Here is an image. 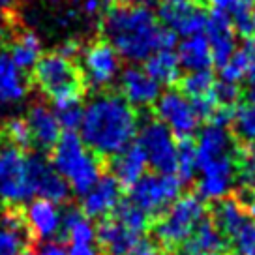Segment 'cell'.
Wrapping results in <instances>:
<instances>
[{"instance_id":"cell-32","label":"cell","mask_w":255,"mask_h":255,"mask_svg":"<svg viewBox=\"0 0 255 255\" xmlns=\"http://www.w3.org/2000/svg\"><path fill=\"white\" fill-rule=\"evenodd\" d=\"M216 88V79L210 73V70L205 72H191L182 79V94L190 98L191 102L195 100H205L212 98Z\"/></svg>"},{"instance_id":"cell-39","label":"cell","mask_w":255,"mask_h":255,"mask_svg":"<svg viewBox=\"0 0 255 255\" xmlns=\"http://www.w3.org/2000/svg\"><path fill=\"white\" fill-rule=\"evenodd\" d=\"M240 96V90L237 85H229V83H216L214 88V98H216V104L220 107H231L233 104H237Z\"/></svg>"},{"instance_id":"cell-19","label":"cell","mask_w":255,"mask_h":255,"mask_svg":"<svg viewBox=\"0 0 255 255\" xmlns=\"http://www.w3.org/2000/svg\"><path fill=\"white\" fill-rule=\"evenodd\" d=\"M30 233L26 229L23 212L6 208L0 212V255L28 254Z\"/></svg>"},{"instance_id":"cell-48","label":"cell","mask_w":255,"mask_h":255,"mask_svg":"<svg viewBox=\"0 0 255 255\" xmlns=\"http://www.w3.org/2000/svg\"><path fill=\"white\" fill-rule=\"evenodd\" d=\"M250 102H252V104H255V87H252V90H250Z\"/></svg>"},{"instance_id":"cell-24","label":"cell","mask_w":255,"mask_h":255,"mask_svg":"<svg viewBox=\"0 0 255 255\" xmlns=\"http://www.w3.org/2000/svg\"><path fill=\"white\" fill-rule=\"evenodd\" d=\"M223 83L237 85L240 81H248L252 87H255V45L246 43L244 47L235 51V55L229 58V62L220 68Z\"/></svg>"},{"instance_id":"cell-46","label":"cell","mask_w":255,"mask_h":255,"mask_svg":"<svg viewBox=\"0 0 255 255\" xmlns=\"http://www.w3.org/2000/svg\"><path fill=\"white\" fill-rule=\"evenodd\" d=\"M122 6H135V8H150L152 4H156L159 0H120Z\"/></svg>"},{"instance_id":"cell-16","label":"cell","mask_w":255,"mask_h":255,"mask_svg":"<svg viewBox=\"0 0 255 255\" xmlns=\"http://www.w3.org/2000/svg\"><path fill=\"white\" fill-rule=\"evenodd\" d=\"M120 96L135 109L156 104L161 94V87L144 72V68L129 66L120 75Z\"/></svg>"},{"instance_id":"cell-21","label":"cell","mask_w":255,"mask_h":255,"mask_svg":"<svg viewBox=\"0 0 255 255\" xmlns=\"http://www.w3.org/2000/svg\"><path fill=\"white\" fill-rule=\"evenodd\" d=\"M28 94V83L11 60L6 49H0V105L21 104Z\"/></svg>"},{"instance_id":"cell-23","label":"cell","mask_w":255,"mask_h":255,"mask_svg":"<svg viewBox=\"0 0 255 255\" xmlns=\"http://www.w3.org/2000/svg\"><path fill=\"white\" fill-rule=\"evenodd\" d=\"M146 159L144 154L137 144L128 146L126 150H122L113 158L111 169H113V178L120 184V186H135L141 178L144 176L146 171Z\"/></svg>"},{"instance_id":"cell-10","label":"cell","mask_w":255,"mask_h":255,"mask_svg":"<svg viewBox=\"0 0 255 255\" xmlns=\"http://www.w3.org/2000/svg\"><path fill=\"white\" fill-rule=\"evenodd\" d=\"M83 79L92 88H107L119 79L120 56L107 41H94L81 53Z\"/></svg>"},{"instance_id":"cell-49","label":"cell","mask_w":255,"mask_h":255,"mask_svg":"<svg viewBox=\"0 0 255 255\" xmlns=\"http://www.w3.org/2000/svg\"><path fill=\"white\" fill-rule=\"evenodd\" d=\"M252 26H254V32H255V6L252 8Z\"/></svg>"},{"instance_id":"cell-30","label":"cell","mask_w":255,"mask_h":255,"mask_svg":"<svg viewBox=\"0 0 255 255\" xmlns=\"http://www.w3.org/2000/svg\"><path fill=\"white\" fill-rule=\"evenodd\" d=\"M62 235L72 246H87L96 240V227L92 225L90 218H87L77 208H73L64 214Z\"/></svg>"},{"instance_id":"cell-26","label":"cell","mask_w":255,"mask_h":255,"mask_svg":"<svg viewBox=\"0 0 255 255\" xmlns=\"http://www.w3.org/2000/svg\"><path fill=\"white\" fill-rule=\"evenodd\" d=\"M216 227L222 231L223 237H231L235 239L248 223H250V214L246 207L237 199H223L218 203L214 210Z\"/></svg>"},{"instance_id":"cell-6","label":"cell","mask_w":255,"mask_h":255,"mask_svg":"<svg viewBox=\"0 0 255 255\" xmlns=\"http://www.w3.org/2000/svg\"><path fill=\"white\" fill-rule=\"evenodd\" d=\"M34 197L28 154L9 143H0V208H15Z\"/></svg>"},{"instance_id":"cell-17","label":"cell","mask_w":255,"mask_h":255,"mask_svg":"<svg viewBox=\"0 0 255 255\" xmlns=\"http://www.w3.org/2000/svg\"><path fill=\"white\" fill-rule=\"evenodd\" d=\"M122 197V186L113 176H102L92 190L83 195L81 212L87 218H109L119 208Z\"/></svg>"},{"instance_id":"cell-28","label":"cell","mask_w":255,"mask_h":255,"mask_svg":"<svg viewBox=\"0 0 255 255\" xmlns=\"http://www.w3.org/2000/svg\"><path fill=\"white\" fill-rule=\"evenodd\" d=\"M8 53L21 72L34 70L41 58V41L34 32H23L9 45Z\"/></svg>"},{"instance_id":"cell-45","label":"cell","mask_w":255,"mask_h":255,"mask_svg":"<svg viewBox=\"0 0 255 255\" xmlns=\"http://www.w3.org/2000/svg\"><path fill=\"white\" fill-rule=\"evenodd\" d=\"M246 210L250 216L255 218V184L252 188H248V195H246Z\"/></svg>"},{"instance_id":"cell-8","label":"cell","mask_w":255,"mask_h":255,"mask_svg":"<svg viewBox=\"0 0 255 255\" xmlns=\"http://www.w3.org/2000/svg\"><path fill=\"white\" fill-rule=\"evenodd\" d=\"M129 203L139 207L146 216L163 214L178 197L182 182L175 175H144L129 188Z\"/></svg>"},{"instance_id":"cell-13","label":"cell","mask_w":255,"mask_h":255,"mask_svg":"<svg viewBox=\"0 0 255 255\" xmlns=\"http://www.w3.org/2000/svg\"><path fill=\"white\" fill-rule=\"evenodd\" d=\"M26 229L30 237L40 239L43 242L55 240L62 233V220L64 214L56 203L47 199H32L26 203V208L23 212Z\"/></svg>"},{"instance_id":"cell-35","label":"cell","mask_w":255,"mask_h":255,"mask_svg":"<svg viewBox=\"0 0 255 255\" xmlns=\"http://www.w3.org/2000/svg\"><path fill=\"white\" fill-rule=\"evenodd\" d=\"M235 163H237V182L242 188H252L255 184V144L242 146L235 152Z\"/></svg>"},{"instance_id":"cell-50","label":"cell","mask_w":255,"mask_h":255,"mask_svg":"<svg viewBox=\"0 0 255 255\" xmlns=\"http://www.w3.org/2000/svg\"><path fill=\"white\" fill-rule=\"evenodd\" d=\"M4 13H6V9L0 8V24H2V21H4Z\"/></svg>"},{"instance_id":"cell-37","label":"cell","mask_w":255,"mask_h":255,"mask_svg":"<svg viewBox=\"0 0 255 255\" xmlns=\"http://www.w3.org/2000/svg\"><path fill=\"white\" fill-rule=\"evenodd\" d=\"M55 113L62 129H66V131L79 129L81 120H83V107L81 105H70V107H64V109H56Z\"/></svg>"},{"instance_id":"cell-3","label":"cell","mask_w":255,"mask_h":255,"mask_svg":"<svg viewBox=\"0 0 255 255\" xmlns=\"http://www.w3.org/2000/svg\"><path fill=\"white\" fill-rule=\"evenodd\" d=\"M51 165L66 180L70 191L77 195H85L104 176L100 159L75 131H66L60 135L53 148Z\"/></svg>"},{"instance_id":"cell-33","label":"cell","mask_w":255,"mask_h":255,"mask_svg":"<svg viewBox=\"0 0 255 255\" xmlns=\"http://www.w3.org/2000/svg\"><path fill=\"white\" fill-rule=\"evenodd\" d=\"M199 171L197 165V150L191 139H180L176 150V169L175 176L180 182H191Z\"/></svg>"},{"instance_id":"cell-7","label":"cell","mask_w":255,"mask_h":255,"mask_svg":"<svg viewBox=\"0 0 255 255\" xmlns=\"http://www.w3.org/2000/svg\"><path fill=\"white\" fill-rule=\"evenodd\" d=\"M137 146L156 173L175 175L178 141L165 124H161L158 119L146 120L137 131Z\"/></svg>"},{"instance_id":"cell-18","label":"cell","mask_w":255,"mask_h":255,"mask_svg":"<svg viewBox=\"0 0 255 255\" xmlns=\"http://www.w3.org/2000/svg\"><path fill=\"white\" fill-rule=\"evenodd\" d=\"M26 124L30 129L32 144L40 150L55 148L58 139L62 135V128L58 124L56 113L49 109L45 104H34L26 113Z\"/></svg>"},{"instance_id":"cell-25","label":"cell","mask_w":255,"mask_h":255,"mask_svg":"<svg viewBox=\"0 0 255 255\" xmlns=\"http://www.w3.org/2000/svg\"><path fill=\"white\" fill-rule=\"evenodd\" d=\"M176 55H178L180 66H182L184 70H188L190 73L210 70V66L214 64L212 51H210V45H208V40L205 34L184 38Z\"/></svg>"},{"instance_id":"cell-43","label":"cell","mask_w":255,"mask_h":255,"mask_svg":"<svg viewBox=\"0 0 255 255\" xmlns=\"http://www.w3.org/2000/svg\"><path fill=\"white\" fill-rule=\"evenodd\" d=\"M79 51H81L79 43H77V41H73V40H70V41H66V43H64L62 49H60L58 53H60V55H64L66 58H70V60H72V58H75V56L79 55Z\"/></svg>"},{"instance_id":"cell-9","label":"cell","mask_w":255,"mask_h":255,"mask_svg":"<svg viewBox=\"0 0 255 255\" xmlns=\"http://www.w3.org/2000/svg\"><path fill=\"white\" fill-rule=\"evenodd\" d=\"M154 107L158 120L165 124L175 137L190 139V135H193L199 128V115L193 109L190 98H186L180 90L161 92Z\"/></svg>"},{"instance_id":"cell-51","label":"cell","mask_w":255,"mask_h":255,"mask_svg":"<svg viewBox=\"0 0 255 255\" xmlns=\"http://www.w3.org/2000/svg\"><path fill=\"white\" fill-rule=\"evenodd\" d=\"M186 255H222V254H195V252H190V254Z\"/></svg>"},{"instance_id":"cell-5","label":"cell","mask_w":255,"mask_h":255,"mask_svg":"<svg viewBox=\"0 0 255 255\" xmlns=\"http://www.w3.org/2000/svg\"><path fill=\"white\" fill-rule=\"evenodd\" d=\"M205 218L207 208L199 195H180L159 216L154 231L165 248H178L188 244L193 231Z\"/></svg>"},{"instance_id":"cell-12","label":"cell","mask_w":255,"mask_h":255,"mask_svg":"<svg viewBox=\"0 0 255 255\" xmlns=\"http://www.w3.org/2000/svg\"><path fill=\"white\" fill-rule=\"evenodd\" d=\"M159 19L165 28L184 38L203 34L208 21L207 13L191 0H159Z\"/></svg>"},{"instance_id":"cell-2","label":"cell","mask_w":255,"mask_h":255,"mask_svg":"<svg viewBox=\"0 0 255 255\" xmlns=\"http://www.w3.org/2000/svg\"><path fill=\"white\" fill-rule=\"evenodd\" d=\"M79 135L90 150L100 156H117L137 137L139 119L126 100L113 92L90 98L83 109Z\"/></svg>"},{"instance_id":"cell-14","label":"cell","mask_w":255,"mask_h":255,"mask_svg":"<svg viewBox=\"0 0 255 255\" xmlns=\"http://www.w3.org/2000/svg\"><path fill=\"white\" fill-rule=\"evenodd\" d=\"M143 235V231L117 214L102 220L100 227H96V239L107 255H128L137 242H141Z\"/></svg>"},{"instance_id":"cell-15","label":"cell","mask_w":255,"mask_h":255,"mask_svg":"<svg viewBox=\"0 0 255 255\" xmlns=\"http://www.w3.org/2000/svg\"><path fill=\"white\" fill-rule=\"evenodd\" d=\"M28 167L34 195L40 199H47L53 203H62L70 197V188L62 176L55 171V167L40 154H28Z\"/></svg>"},{"instance_id":"cell-31","label":"cell","mask_w":255,"mask_h":255,"mask_svg":"<svg viewBox=\"0 0 255 255\" xmlns=\"http://www.w3.org/2000/svg\"><path fill=\"white\" fill-rule=\"evenodd\" d=\"M188 248L195 254H222L225 248V237L212 220L205 218L188 240Z\"/></svg>"},{"instance_id":"cell-29","label":"cell","mask_w":255,"mask_h":255,"mask_svg":"<svg viewBox=\"0 0 255 255\" xmlns=\"http://www.w3.org/2000/svg\"><path fill=\"white\" fill-rule=\"evenodd\" d=\"M210 6L214 13L229 19L235 30H239L240 34L250 36L254 32L250 0H210Z\"/></svg>"},{"instance_id":"cell-34","label":"cell","mask_w":255,"mask_h":255,"mask_svg":"<svg viewBox=\"0 0 255 255\" xmlns=\"http://www.w3.org/2000/svg\"><path fill=\"white\" fill-rule=\"evenodd\" d=\"M231 122L235 133L242 141H246L248 144H255V104L248 102V104L239 105L233 113Z\"/></svg>"},{"instance_id":"cell-4","label":"cell","mask_w":255,"mask_h":255,"mask_svg":"<svg viewBox=\"0 0 255 255\" xmlns=\"http://www.w3.org/2000/svg\"><path fill=\"white\" fill-rule=\"evenodd\" d=\"M34 79L38 87L51 98L56 109L81 105V79L75 64L64 55L47 53L41 55L34 68Z\"/></svg>"},{"instance_id":"cell-1","label":"cell","mask_w":255,"mask_h":255,"mask_svg":"<svg viewBox=\"0 0 255 255\" xmlns=\"http://www.w3.org/2000/svg\"><path fill=\"white\" fill-rule=\"evenodd\" d=\"M104 36L120 58L129 62L148 60L158 51H171L176 34L159 26L150 8L119 6L111 8L104 17Z\"/></svg>"},{"instance_id":"cell-42","label":"cell","mask_w":255,"mask_h":255,"mask_svg":"<svg viewBox=\"0 0 255 255\" xmlns=\"http://www.w3.org/2000/svg\"><path fill=\"white\" fill-rule=\"evenodd\" d=\"M105 9V0H83V11L87 15L94 17Z\"/></svg>"},{"instance_id":"cell-52","label":"cell","mask_w":255,"mask_h":255,"mask_svg":"<svg viewBox=\"0 0 255 255\" xmlns=\"http://www.w3.org/2000/svg\"><path fill=\"white\" fill-rule=\"evenodd\" d=\"M191 2H193V0H191Z\"/></svg>"},{"instance_id":"cell-11","label":"cell","mask_w":255,"mask_h":255,"mask_svg":"<svg viewBox=\"0 0 255 255\" xmlns=\"http://www.w3.org/2000/svg\"><path fill=\"white\" fill-rule=\"evenodd\" d=\"M199 180H197V195L203 201H223L231 193L237 182V163L235 154L212 159L199 165Z\"/></svg>"},{"instance_id":"cell-27","label":"cell","mask_w":255,"mask_h":255,"mask_svg":"<svg viewBox=\"0 0 255 255\" xmlns=\"http://www.w3.org/2000/svg\"><path fill=\"white\" fill-rule=\"evenodd\" d=\"M144 72L150 75L152 79L161 85H175L180 81V72H182V66L178 60V55L171 51H158L144 60Z\"/></svg>"},{"instance_id":"cell-47","label":"cell","mask_w":255,"mask_h":255,"mask_svg":"<svg viewBox=\"0 0 255 255\" xmlns=\"http://www.w3.org/2000/svg\"><path fill=\"white\" fill-rule=\"evenodd\" d=\"M11 4H13V0H0V8H4V9H8Z\"/></svg>"},{"instance_id":"cell-36","label":"cell","mask_w":255,"mask_h":255,"mask_svg":"<svg viewBox=\"0 0 255 255\" xmlns=\"http://www.w3.org/2000/svg\"><path fill=\"white\" fill-rule=\"evenodd\" d=\"M4 137H6V143L13 144L17 148H28L32 146V137H30V129H28V124L24 119H9L6 124H4Z\"/></svg>"},{"instance_id":"cell-20","label":"cell","mask_w":255,"mask_h":255,"mask_svg":"<svg viewBox=\"0 0 255 255\" xmlns=\"http://www.w3.org/2000/svg\"><path fill=\"white\" fill-rule=\"evenodd\" d=\"M205 36L208 40L210 51H212V60L220 68L229 62V58L237 51V36H235V26L229 19L223 15L212 13L208 17L207 26H205Z\"/></svg>"},{"instance_id":"cell-41","label":"cell","mask_w":255,"mask_h":255,"mask_svg":"<svg viewBox=\"0 0 255 255\" xmlns=\"http://www.w3.org/2000/svg\"><path fill=\"white\" fill-rule=\"evenodd\" d=\"M34 255H68V252L64 250L62 244H58L55 240H49V242H43Z\"/></svg>"},{"instance_id":"cell-22","label":"cell","mask_w":255,"mask_h":255,"mask_svg":"<svg viewBox=\"0 0 255 255\" xmlns=\"http://www.w3.org/2000/svg\"><path fill=\"white\" fill-rule=\"evenodd\" d=\"M195 150H197V165H203L212 159L235 154V144L231 133L225 128L208 124L195 141Z\"/></svg>"},{"instance_id":"cell-38","label":"cell","mask_w":255,"mask_h":255,"mask_svg":"<svg viewBox=\"0 0 255 255\" xmlns=\"http://www.w3.org/2000/svg\"><path fill=\"white\" fill-rule=\"evenodd\" d=\"M233 240L239 255H255V222L248 223Z\"/></svg>"},{"instance_id":"cell-44","label":"cell","mask_w":255,"mask_h":255,"mask_svg":"<svg viewBox=\"0 0 255 255\" xmlns=\"http://www.w3.org/2000/svg\"><path fill=\"white\" fill-rule=\"evenodd\" d=\"M68 255H102V254L92 244H87V246H72Z\"/></svg>"},{"instance_id":"cell-40","label":"cell","mask_w":255,"mask_h":255,"mask_svg":"<svg viewBox=\"0 0 255 255\" xmlns=\"http://www.w3.org/2000/svg\"><path fill=\"white\" fill-rule=\"evenodd\" d=\"M128 255H165V252H163V248L158 246L156 242L141 240V242H137L135 246L131 248V252Z\"/></svg>"}]
</instances>
